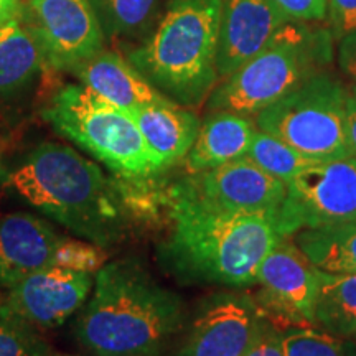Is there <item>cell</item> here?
I'll use <instances>...</instances> for the list:
<instances>
[{"label": "cell", "instance_id": "obj_1", "mask_svg": "<svg viewBox=\"0 0 356 356\" xmlns=\"http://www.w3.org/2000/svg\"><path fill=\"white\" fill-rule=\"evenodd\" d=\"M172 218L162 257L185 282L231 289L257 284L259 266L282 239L274 218L225 210L188 185L175 191Z\"/></svg>", "mask_w": 356, "mask_h": 356}, {"label": "cell", "instance_id": "obj_2", "mask_svg": "<svg viewBox=\"0 0 356 356\" xmlns=\"http://www.w3.org/2000/svg\"><path fill=\"white\" fill-rule=\"evenodd\" d=\"M185 320L184 300L132 261L104 264L74 337L95 356H159Z\"/></svg>", "mask_w": 356, "mask_h": 356}, {"label": "cell", "instance_id": "obj_3", "mask_svg": "<svg viewBox=\"0 0 356 356\" xmlns=\"http://www.w3.org/2000/svg\"><path fill=\"white\" fill-rule=\"evenodd\" d=\"M26 203L96 246L114 243L119 208L99 165L71 147L43 142L8 175Z\"/></svg>", "mask_w": 356, "mask_h": 356}, {"label": "cell", "instance_id": "obj_4", "mask_svg": "<svg viewBox=\"0 0 356 356\" xmlns=\"http://www.w3.org/2000/svg\"><path fill=\"white\" fill-rule=\"evenodd\" d=\"M222 0H173L157 29L129 61L163 96L197 104L218 78Z\"/></svg>", "mask_w": 356, "mask_h": 356}, {"label": "cell", "instance_id": "obj_5", "mask_svg": "<svg viewBox=\"0 0 356 356\" xmlns=\"http://www.w3.org/2000/svg\"><path fill=\"white\" fill-rule=\"evenodd\" d=\"M43 118L119 175L144 177L159 172L132 114L83 84L61 88L44 108Z\"/></svg>", "mask_w": 356, "mask_h": 356}, {"label": "cell", "instance_id": "obj_6", "mask_svg": "<svg viewBox=\"0 0 356 356\" xmlns=\"http://www.w3.org/2000/svg\"><path fill=\"white\" fill-rule=\"evenodd\" d=\"M327 60V38L284 26L269 47L229 74L213 91L210 108L256 115L318 74L320 65Z\"/></svg>", "mask_w": 356, "mask_h": 356}, {"label": "cell", "instance_id": "obj_7", "mask_svg": "<svg viewBox=\"0 0 356 356\" xmlns=\"http://www.w3.org/2000/svg\"><path fill=\"white\" fill-rule=\"evenodd\" d=\"M346 89L318 73L256 114V127L312 160L351 157L345 129Z\"/></svg>", "mask_w": 356, "mask_h": 356}, {"label": "cell", "instance_id": "obj_8", "mask_svg": "<svg viewBox=\"0 0 356 356\" xmlns=\"http://www.w3.org/2000/svg\"><path fill=\"white\" fill-rule=\"evenodd\" d=\"M356 220V159L314 160L291 178L275 226L282 238Z\"/></svg>", "mask_w": 356, "mask_h": 356}, {"label": "cell", "instance_id": "obj_9", "mask_svg": "<svg viewBox=\"0 0 356 356\" xmlns=\"http://www.w3.org/2000/svg\"><path fill=\"white\" fill-rule=\"evenodd\" d=\"M20 19L37 40L44 65L73 71L104 50L102 32L89 0H26Z\"/></svg>", "mask_w": 356, "mask_h": 356}, {"label": "cell", "instance_id": "obj_10", "mask_svg": "<svg viewBox=\"0 0 356 356\" xmlns=\"http://www.w3.org/2000/svg\"><path fill=\"white\" fill-rule=\"evenodd\" d=\"M259 305L243 293H218L200 305L177 356H244L264 330Z\"/></svg>", "mask_w": 356, "mask_h": 356}, {"label": "cell", "instance_id": "obj_11", "mask_svg": "<svg viewBox=\"0 0 356 356\" xmlns=\"http://www.w3.org/2000/svg\"><path fill=\"white\" fill-rule=\"evenodd\" d=\"M92 286V274L48 266L10 287L6 305L35 328H55L83 307Z\"/></svg>", "mask_w": 356, "mask_h": 356}, {"label": "cell", "instance_id": "obj_12", "mask_svg": "<svg viewBox=\"0 0 356 356\" xmlns=\"http://www.w3.org/2000/svg\"><path fill=\"white\" fill-rule=\"evenodd\" d=\"M262 305L286 322L314 323V304L318 291V269L307 261L296 244L286 238L266 256L257 273Z\"/></svg>", "mask_w": 356, "mask_h": 356}, {"label": "cell", "instance_id": "obj_13", "mask_svg": "<svg viewBox=\"0 0 356 356\" xmlns=\"http://www.w3.org/2000/svg\"><path fill=\"white\" fill-rule=\"evenodd\" d=\"M188 186L198 197L231 211L277 218L287 185L256 165L246 155L211 170L197 173Z\"/></svg>", "mask_w": 356, "mask_h": 356}, {"label": "cell", "instance_id": "obj_14", "mask_svg": "<svg viewBox=\"0 0 356 356\" xmlns=\"http://www.w3.org/2000/svg\"><path fill=\"white\" fill-rule=\"evenodd\" d=\"M273 0H222L218 33V78H228L291 24Z\"/></svg>", "mask_w": 356, "mask_h": 356}, {"label": "cell", "instance_id": "obj_15", "mask_svg": "<svg viewBox=\"0 0 356 356\" xmlns=\"http://www.w3.org/2000/svg\"><path fill=\"white\" fill-rule=\"evenodd\" d=\"M63 241L42 218L13 213L0 220V286L13 287L29 275L53 266Z\"/></svg>", "mask_w": 356, "mask_h": 356}, {"label": "cell", "instance_id": "obj_16", "mask_svg": "<svg viewBox=\"0 0 356 356\" xmlns=\"http://www.w3.org/2000/svg\"><path fill=\"white\" fill-rule=\"evenodd\" d=\"M79 83L115 108L134 113L150 104L170 101L114 51L101 50L73 71Z\"/></svg>", "mask_w": 356, "mask_h": 356}, {"label": "cell", "instance_id": "obj_17", "mask_svg": "<svg viewBox=\"0 0 356 356\" xmlns=\"http://www.w3.org/2000/svg\"><path fill=\"white\" fill-rule=\"evenodd\" d=\"M140 134L152 154L157 170L167 168L185 159L197 140L198 118L190 111L167 101L134 111Z\"/></svg>", "mask_w": 356, "mask_h": 356}, {"label": "cell", "instance_id": "obj_18", "mask_svg": "<svg viewBox=\"0 0 356 356\" xmlns=\"http://www.w3.org/2000/svg\"><path fill=\"white\" fill-rule=\"evenodd\" d=\"M256 131L249 115L216 111L200 126L197 140L186 155V167L191 173H202L244 157Z\"/></svg>", "mask_w": 356, "mask_h": 356}, {"label": "cell", "instance_id": "obj_19", "mask_svg": "<svg viewBox=\"0 0 356 356\" xmlns=\"http://www.w3.org/2000/svg\"><path fill=\"white\" fill-rule=\"evenodd\" d=\"M43 65L37 40L20 17L0 25V101L30 84Z\"/></svg>", "mask_w": 356, "mask_h": 356}, {"label": "cell", "instance_id": "obj_20", "mask_svg": "<svg viewBox=\"0 0 356 356\" xmlns=\"http://www.w3.org/2000/svg\"><path fill=\"white\" fill-rule=\"evenodd\" d=\"M296 246L322 273L356 274V220L297 231Z\"/></svg>", "mask_w": 356, "mask_h": 356}, {"label": "cell", "instance_id": "obj_21", "mask_svg": "<svg viewBox=\"0 0 356 356\" xmlns=\"http://www.w3.org/2000/svg\"><path fill=\"white\" fill-rule=\"evenodd\" d=\"M314 325L335 337L356 335V274L318 270Z\"/></svg>", "mask_w": 356, "mask_h": 356}, {"label": "cell", "instance_id": "obj_22", "mask_svg": "<svg viewBox=\"0 0 356 356\" xmlns=\"http://www.w3.org/2000/svg\"><path fill=\"white\" fill-rule=\"evenodd\" d=\"M106 38H131L149 29L160 0H89Z\"/></svg>", "mask_w": 356, "mask_h": 356}, {"label": "cell", "instance_id": "obj_23", "mask_svg": "<svg viewBox=\"0 0 356 356\" xmlns=\"http://www.w3.org/2000/svg\"><path fill=\"white\" fill-rule=\"evenodd\" d=\"M246 157L252 160L256 165H259L262 170L282 180L286 185L297 172L309 165L310 162H314L312 159H307L305 155L292 149L284 140L264 131H259V129L256 131L254 139L249 145Z\"/></svg>", "mask_w": 356, "mask_h": 356}, {"label": "cell", "instance_id": "obj_24", "mask_svg": "<svg viewBox=\"0 0 356 356\" xmlns=\"http://www.w3.org/2000/svg\"><path fill=\"white\" fill-rule=\"evenodd\" d=\"M38 328L0 305V356H55Z\"/></svg>", "mask_w": 356, "mask_h": 356}, {"label": "cell", "instance_id": "obj_25", "mask_svg": "<svg viewBox=\"0 0 356 356\" xmlns=\"http://www.w3.org/2000/svg\"><path fill=\"white\" fill-rule=\"evenodd\" d=\"M282 348L286 356H356L340 337L305 327L282 333Z\"/></svg>", "mask_w": 356, "mask_h": 356}, {"label": "cell", "instance_id": "obj_26", "mask_svg": "<svg viewBox=\"0 0 356 356\" xmlns=\"http://www.w3.org/2000/svg\"><path fill=\"white\" fill-rule=\"evenodd\" d=\"M104 261L106 254L96 244L63 239L60 246L56 248L55 257H53V266L95 274L104 266Z\"/></svg>", "mask_w": 356, "mask_h": 356}, {"label": "cell", "instance_id": "obj_27", "mask_svg": "<svg viewBox=\"0 0 356 356\" xmlns=\"http://www.w3.org/2000/svg\"><path fill=\"white\" fill-rule=\"evenodd\" d=\"M273 3L292 22L322 20L328 7V0H273Z\"/></svg>", "mask_w": 356, "mask_h": 356}, {"label": "cell", "instance_id": "obj_28", "mask_svg": "<svg viewBox=\"0 0 356 356\" xmlns=\"http://www.w3.org/2000/svg\"><path fill=\"white\" fill-rule=\"evenodd\" d=\"M327 10L338 38L356 30V0H328Z\"/></svg>", "mask_w": 356, "mask_h": 356}, {"label": "cell", "instance_id": "obj_29", "mask_svg": "<svg viewBox=\"0 0 356 356\" xmlns=\"http://www.w3.org/2000/svg\"><path fill=\"white\" fill-rule=\"evenodd\" d=\"M244 356H286L282 348V332H279L273 323L267 322L264 330L257 337Z\"/></svg>", "mask_w": 356, "mask_h": 356}, {"label": "cell", "instance_id": "obj_30", "mask_svg": "<svg viewBox=\"0 0 356 356\" xmlns=\"http://www.w3.org/2000/svg\"><path fill=\"white\" fill-rule=\"evenodd\" d=\"M338 48V63L348 76L356 81V30L340 38Z\"/></svg>", "mask_w": 356, "mask_h": 356}, {"label": "cell", "instance_id": "obj_31", "mask_svg": "<svg viewBox=\"0 0 356 356\" xmlns=\"http://www.w3.org/2000/svg\"><path fill=\"white\" fill-rule=\"evenodd\" d=\"M345 129L350 154L351 157L356 159V86L350 88L348 91H346Z\"/></svg>", "mask_w": 356, "mask_h": 356}, {"label": "cell", "instance_id": "obj_32", "mask_svg": "<svg viewBox=\"0 0 356 356\" xmlns=\"http://www.w3.org/2000/svg\"><path fill=\"white\" fill-rule=\"evenodd\" d=\"M24 10L22 0H0V25L13 19H19Z\"/></svg>", "mask_w": 356, "mask_h": 356}, {"label": "cell", "instance_id": "obj_33", "mask_svg": "<svg viewBox=\"0 0 356 356\" xmlns=\"http://www.w3.org/2000/svg\"><path fill=\"white\" fill-rule=\"evenodd\" d=\"M55 356H76V355H60V353H55Z\"/></svg>", "mask_w": 356, "mask_h": 356}]
</instances>
